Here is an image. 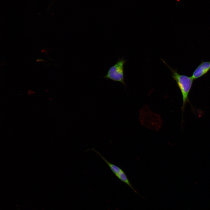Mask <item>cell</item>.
<instances>
[{
	"label": "cell",
	"instance_id": "1",
	"mask_svg": "<svg viewBox=\"0 0 210 210\" xmlns=\"http://www.w3.org/2000/svg\"><path fill=\"white\" fill-rule=\"evenodd\" d=\"M161 60L171 71L172 77L176 81L180 90L183 98L182 109L183 115L186 104L189 102L188 96L192 85L193 79L192 77L179 74L176 70L170 67L164 60L162 59Z\"/></svg>",
	"mask_w": 210,
	"mask_h": 210
},
{
	"label": "cell",
	"instance_id": "4",
	"mask_svg": "<svg viewBox=\"0 0 210 210\" xmlns=\"http://www.w3.org/2000/svg\"><path fill=\"white\" fill-rule=\"evenodd\" d=\"M210 70V61H202L193 71L192 77L193 80L199 78L206 74Z\"/></svg>",
	"mask_w": 210,
	"mask_h": 210
},
{
	"label": "cell",
	"instance_id": "3",
	"mask_svg": "<svg viewBox=\"0 0 210 210\" xmlns=\"http://www.w3.org/2000/svg\"><path fill=\"white\" fill-rule=\"evenodd\" d=\"M91 149L94 150L102 158L109 167L110 169L114 175L119 180L127 185L135 192L139 195L137 191L132 186L126 174L121 168L118 166L108 162L100 153L94 149L92 148Z\"/></svg>",
	"mask_w": 210,
	"mask_h": 210
},
{
	"label": "cell",
	"instance_id": "2",
	"mask_svg": "<svg viewBox=\"0 0 210 210\" xmlns=\"http://www.w3.org/2000/svg\"><path fill=\"white\" fill-rule=\"evenodd\" d=\"M126 61L123 57L118 59L116 63L109 68L103 78L106 80L120 82L125 85L124 66Z\"/></svg>",
	"mask_w": 210,
	"mask_h": 210
}]
</instances>
